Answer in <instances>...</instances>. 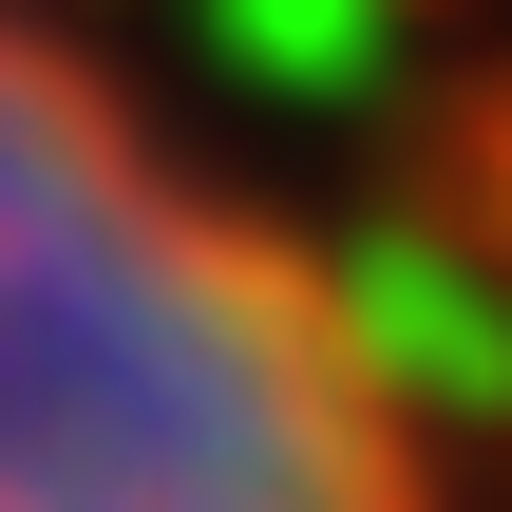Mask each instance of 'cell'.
Segmentation results:
<instances>
[{
	"label": "cell",
	"mask_w": 512,
	"mask_h": 512,
	"mask_svg": "<svg viewBox=\"0 0 512 512\" xmlns=\"http://www.w3.org/2000/svg\"><path fill=\"white\" fill-rule=\"evenodd\" d=\"M0 512H437L361 285L0 0Z\"/></svg>",
	"instance_id": "1"
}]
</instances>
